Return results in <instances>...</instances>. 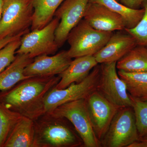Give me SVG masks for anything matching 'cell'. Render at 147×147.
I'll use <instances>...</instances> for the list:
<instances>
[{
  "label": "cell",
  "mask_w": 147,
  "mask_h": 147,
  "mask_svg": "<svg viewBox=\"0 0 147 147\" xmlns=\"http://www.w3.org/2000/svg\"><path fill=\"white\" fill-rule=\"evenodd\" d=\"M60 79L59 75L29 77L11 89L0 92V102L10 110L34 120L44 114L45 96Z\"/></svg>",
  "instance_id": "1"
},
{
  "label": "cell",
  "mask_w": 147,
  "mask_h": 147,
  "mask_svg": "<svg viewBox=\"0 0 147 147\" xmlns=\"http://www.w3.org/2000/svg\"><path fill=\"white\" fill-rule=\"evenodd\" d=\"M34 121V147H84L82 138L65 118L47 112Z\"/></svg>",
  "instance_id": "2"
},
{
  "label": "cell",
  "mask_w": 147,
  "mask_h": 147,
  "mask_svg": "<svg viewBox=\"0 0 147 147\" xmlns=\"http://www.w3.org/2000/svg\"><path fill=\"white\" fill-rule=\"evenodd\" d=\"M113 34L95 30L83 18L67 36L70 46L68 55L71 58L94 56L105 46Z\"/></svg>",
  "instance_id": "3"
},
{
  "label": "cell",
  "mask_w": 147,
  "mask_h": 147,
  "mask_svg": "<svg viewBox=\"0 0 147 147\" xmlns=\"http://www.w3.org/2000/svg\"><path fill=\"white\" fill-rule=\"evenodd\" d=\"M33 12V0H5L0 21V40L29 32Z\"/></svg>",
  "instance_id": "4"
},
{
  "label": "cell",
  "mask_w": 147,
  "mask_h": 147,
  "mask_svg": "<svg viewBox=\"0 0 147 147\" xmlns=\"http://www.w3.org/2000/svg\"><path fill=\"white\" fill-rule=\"evenodd\" d=\"M139 139L131 107L119 109L101 141L104 147H129Z\"/></svg>",
  "instance_id": "5"
},
{
  "label": "cell",
  "mask_w": 147,
  "mask_h": 147,
  "mask_svg": "<svg viewBox=\"0 0 147 147\" xmlns=\"http://www.w3.org/2000/svg\"><path fill=\"white\" fill-rule=\"evenodd\" d=\"M49 112L67 119L82 138L84 147H102L101 142L96 136L92 126L85 99L64 103Z\"/></svg>",
  "instance_id": "6"
},
{
  "label": "cell",
  "mask_w": 147,
  "mask_h": 147,
  "mask_svg": "<svg viewBox=\"0 0 147 147\" xmlns=\"http://www.w3.org/2000/svg\"><path fill=\"white\" fill-rule=\"evenodd\" d=\"M100 71V65L98 64L81 83H72L63 89H57L54 87L47 93L45 98L44 113L53 111L64 103L86 98L92 93L96 90Z\"/></svg>",
  "instance_id": "7"
},
{
  "label": "cell",
  "mask_w": 147,
  "mask_h": 147,
  "mask_svg": "<svg viewBox=\"0 0 147 147\" xmlns=\"http://www.w3.org/2000/svg\"><path fill=\"white\" fill-rule=\"evenodd\" d=\"M59 21L55 17L42 28L32 30L24 35L16 54H25L34 59L40 55L55 54L59 48L55 34Z\"/></svg>",
  "instance_id": "8"
},
{
  "label": "cell",
  "mask_w": 147,
  "mask_h": 147,
  "mask_svg": "<svg viewBox=\"0 0 147 147\" xmlns=\"http://www.w3.org/2000/svg\"><path fill=\"white\" fill-rule=\"evenodd\" d=\"M116 64V61L100 64L96 91L119 108L132 107L130 95L125 83L118 74Z\"/></svg>",
  "instance_id": "9"
},
{
  "label": "cell",
  "mask_w": 147,
  "mask_h": 147,
  "mask_svg": "<svg viewBox=\"0 0 147 147\" xmlns=\"http://www.w3.org/2000/svg\"><path fill=\"white\" fill-rule=\"evenodd\" d=\"M85 100L94 131L98 139L101 142L113 118L120 108L107 100L96 90L90 94Z\"/></svg>",
  "instance_id": "10"
},
{
  "label": "cell",
  "mask_w": 147,
  "mask_h": 147,
  "mask_svg": "<svg viewBox=\"0 0 147 147\" xmlns=\"http://www.w3.org/2000/svg\"><path fill=\"white\" fill-rule=\"evenodd\" d=\"M90 0H65L55 13L59 19L55 39L59 48L67 40L70 31L84 18Z\"/></svg>",
  "instance_id": "11"
},
{
  "label": "cell",
  "mask_w": 147,
  "mask_h": 147,
  "mask_svg": "<svg viewBox=\"0 0 147 147\" xmlns=\"http://www.w3.org/2000/svg\"><path fill=\"white\" fill-rule=\"evenodd\" d=\"M67 51H61L52 56L42 55L34 59L25 68L24 75L29 77H51L60 74L72 61Z\"/></svg>",
  "instance_id": "12"
},
{
  "label": "cell",
  "mask_w": 147,
  "mask_h": 147,
  "mask_svg": "<svg viewBox=\"0 0 147 147\" xmlns=\"http://www.w3.org/2000/svg\"><path fill=\"white\" fill-rule=\"evenodd\" d=\"M84 19L93 28L100 31H122L126 28L121 15L96 3L89 2Z\"/></svg>",
  "instance_id": "13"
},
{
  "label": "cell",
  "mask_w": 147,
  "mask_h": 147,
  "mask_svg": "<svg viewBox=\"0 0 147 147\" xmlns=\"http://www.w3.org/2000/svg\"><path fill=\"white\" fill-rule=\"evenodd\" d=\"M137 45L131 35L119 31L113 33L105 46L94 56L98 64L117 62Z\"/></svg>",
  "instance_id": "14"
},
{
  "label": "cell",
  "mask_w": 147,
  "mask_h": 147,
  "mask_svg": "<svg viewBox=\"0 0 147 147\" xmlns=\"http://www.w3.org/2000/svg\"><path fill=\"white\" fill-rule=\"evenodd\" d=\"M98 64L92 55L75 58L71 61L68 67L59 74L61 79L55 88L58 90L63 89L72 83H81Z\"/></svg>",
  "instance_id": "15"
},
{
  "label": "cell",
  "mask_w": 147,
  "mask_h": 147,
  "mask_svg": "<svg viewBox=\"0 0 147 147\" xmlns=\"http://www.w3.org/2000/svg\"><path fill=\"white\" fill-rule=\"evenodd\" d=\"M34 59L25 54H16L13 62L0 72V91H5L12 88L19 82L28 79L24 71Z\"/></svg>",
  "instance_id": "16"
},
{
  "label": "cell",
  "mask_w": 147,
  "mask_h": 147,
  "mask_svg": "<svg viewBox=\"0 0 147 147\" xmlns=\"http://www.w3.org/2000/svg\"><path fill=\"white\" fill-rule=\"evenodd\" d=\"M34 121L23 116L7 137L3 147H34Z\"/></svg>",
  "instance_id": "17"
},
{
  "label": "cell",
  "mask_w": 147,
  "mask_h": 147,
  "mask_svg": "<svg viewBox=\"0 0 147 147\" xmlns=\"http://www.w3.org/2000/svg\"><path fill=\"white\" fill-rule=\"evenodd\" d=\"M65 0H33L34 12L31 30L42 28L53 20Z\"/></svg>",
  "instance_id": "18"
},
{
  "label": "cell",
  "mask_w": 147,
  "mask_h": 147,
  "mask_svg": "<svg viewBox=\"0 0 147 147\" xmlns=\"http://www.w3.org/2000/svg\"><path fill=\"white\" fill-rule=\"evenodd\" d=\"M116 67L126 72H147V47L137 45L117 62Z\"/></svg>",
  "instance_id": "19"
},
{
  "label": "cell",
  "mask_w": 147,
  "mask_h": 147,
  "mask_svg": "<svg viewBox=\"0 0 147 147\" xmlns=\"http://www.w3.org/2000/svg\"><path fill=\"white\" fill-rule=\"evenodd\" d=\"M117 0H90L89 2L96 3L104 6L110 10L121 15L125 21L126 28H134L142 19L144 9L142 8L134 9L129 8Z\"/></svg>",
  "instance_id": "20"
},
{
  "label": "cell",
  "mask_w": 147,
  "mask_h": 147,
  "mask_svg": "<svg viewBox=\"0 0 147 147\" xmlns=\"http://www.w3.org/2000/svg\"><path fill=\"white\" fill-rule=\"evenodd\" d=\"M117 72L131 96L139 98L147 97V72H128L119 70Z\"/></svg>",
  "instance_id": "21"
},
{
  "label": "cell",
  "mask_w": 147,
  "mask_h": 147,
  "mask_svg": "<svg viewBox=\"0 0 147 147\" xmlns=\"http://www.w3.org/2000/svg\"><path fill=\"white\" fill-rule=\"evenodd\" d=\"M23 116L0 102V147H3L13 127Z\"/></svg>",
  "instance_id": "22"
},
{
  "label": "cell",
  "mask_w": 147,
  "mask_h": 147,
  "mask_svg": "<svg viewBox=\"0 0 147 147\" xmlns=\"http://www.w3.org/2000/svg\"><path fill=\"white\" fill-rule=\"evenodd\" d=\"M130 95V94H129ZM136 125L139 139L147 136V99L142 100L131 96Z\"/></svg>",
  "instance_id": "23"
},
{
  "label": "cell",
  "mask_w": 147,
  "mask_h": 147,
  "mask_svg": "<svg viewBox=\"0 0 147 147\" xmlns=\"http://www.w3.org/2000/svg\"><path fill=\"white\" fill-rule=\"evenodd\" d=\"M144 9V16L138 24L132 28H125L124 30L135 39L137 45L147 47V0L142 3Z\"/></svg>",
  "instance_id": "24"
},
{
  "label": "cell",
  "mask_w": 147,
  "mask_h": 147,
  "mask_svg": "<svg viewBox=\"0 0 147 147\" xmlns=\"http://www.w3.org/2000/svg\"><path fill=\"white\" fill-rule=\"evenodd\" d=\"M21 37L9 42L0 50V72L13 62L16 58V50L21 44Z\"/></svg>",
  "instance_id": "25"
},
{
  "label": "cell",
  "mask_w": 147,
  "mask_h": 147,
  "mask_svg": "<svg viewBox=\"0 0 147 147\" xmlns=\"http://www.w3.org/2000/svg\"><path fill=\"white\" fill-rule=\"evenodd\" d=\"M146 0H119V2L129 8L138 9L142 7V3Z\"/></svg>",
  "instance_id": "26"
},
{
  "label": "cell",
  "mask_w": 147,
  "mask_h": 147,
  "mask_svg": "<svg viewBox=\"0 0 147 147\" xmlns=\"http://www.w3.org/2000/svg\"><path fill=\"white\" fill-rule=\"evenodd\" d=\"M24 34L18 35L14 36H9L7 37L0 40V50L3 48L6 45H7L8 43L11 41H13L14 40L17 39L18 38L21 37L23 36Z\"/></svg>",
  "instance_id": "27"
},
{
  "label": "cell",
  "mask_w": 147,
  "mask_h": 147,
  "mask_svg": "<svg viewBox=\"0 0 147 147\" xmlns=\"http://www.w3.org/2000/svg\"><path fill=\"white\" fill-rule=\"evenodd\" d=\"M129 147H147V136L140 138Z\"/></svg>",
  "instance_id": "28"
},
{
  "label": "cell",
  "mask_w": 147,
  "mask_h": 147,
  "mask_svg": "<svg viewBox=\"0 0 147 147\" xmlns=\"http://www.w3.org/2000/svg\"><path fill=\"white\" fill-rule=\"evenodd\" d=\"M5 0H0V21L2 16Z\"/></svg>",
  "instance_id": "29"
},
{
  "label": "cell",
  "mask_w": 147,
  "mask_h": 147,
  "mask_svg": "<svg viewBox=\"0 0 147 147\" xmlns=\"http://www.w3.org/2000/svg\"><path fill=\"white\" fill-rule=\"evenodd\" d=\"M140 99H142V100H147V97L142 98H140Z\"/></svg>",
  "instance_id": "30"
},
{
  "label": "cell",
  "mask_w": 147,
  "mask_h": 147,
  "mask_svg": "<svg viewBox=\"0 0 147 147\" xmlns=\"http://www.w3.org/2000/svg\"><path fill=\"white\" fill-rule=\"evenodd\" d=\"M117 1H119V0H117Z\"/></svg>",
  "instance_id": "31"
}]
</instances>
